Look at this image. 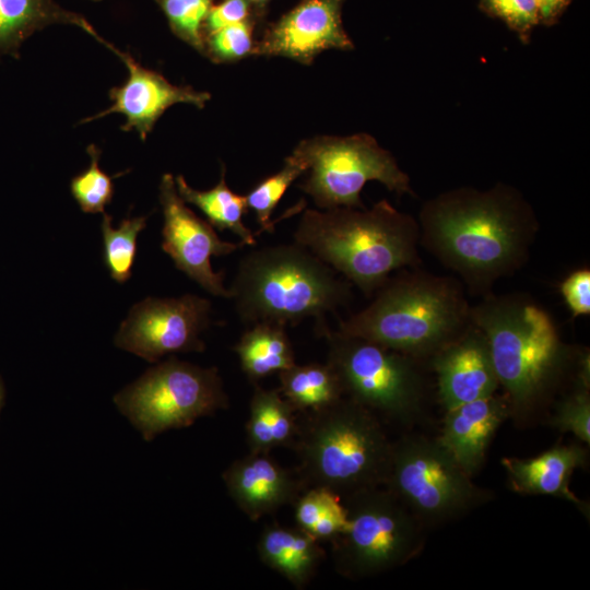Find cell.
I'll use <instances>...</instances> for the list:
<instances>
[{"mask_svg": "<svg viewBox=\"0 0 590 590\" xmlns=\"http://www.w3.org/2000/svg\"><path fill=\"white\" fill-rule=\"evenodd\" d=\"M420 245L485 296L527 262L539 232L532 206L515 188H457L428 200L418 214Z\"/></svg>", "mask_w": 590, "mask_h": 590, "instance_id": "6da1fadb", "label": "cell"}, {"mask_svg": "<svg viewBox=\"0 0 590 590\" xmlns=\"http://www.w3.org/2000/svg\"><path fill=\"white\" fill-rule=\"evenodd\" d=\"M293 237L366 296L393 271L422 263L417 221L387 200L370 209H307Z\"/></svg>", "mask_w": 590, "mask_h": 590, "instance_id": "7a4b0ae2", "label": "cell"}, {"mask_svg": "<svg viewBox=\"0 0 590 590\" xmlns=\"http://www.w3.org/2000/svg\"><path fill=\"white\" fill-rule=\"evenodd\" d=\"M364 309L340 321L338 331L429 359L471 321L461 282L416 268L399 270Z\"/></svg>", "mask_w": 590, "mask_h": 590, "instance_id": "3957f363", "label": "cell"}, {"mask_svg": "<svg viewBox=\"0 0 590 590\" xmlns=\"http://www.w3.org/2000/svg\"><path fill=\"white\" fill-rule=\"evenodd\" d=\"M351 285L294 241L245 255L228 287V299L246 324L273 322L286 327L315 318L320 333L328 327L327 314L350 303Z\"/></svg>", "mask_w": 590, "mask_h": 590, "instance_id": "277c9868", "label": "cell"}, {"mask_svg": "<svg viewBox=\"0 0 590 590\" xmlns=\"http://www.w3.org/2000/svg\"><path fill=\"white\" fill-rule=\"evenodd\" d=\"M470 319L487 339L511 413L542 401L577 359L551 315L524 294L491 292L471 306Z\"/></svg>", "mask_w": 590, "mask_h": 590, "instance_id": "5b68a950", "label": "cell"}, {"mask_svg": "<svg viewBox=\"0 0 590 590\" xmlns=\"http://www.w3.org/2000/svg\"><path fill=\"white\" fill-rule=\"evenodd\" d=\"M305 487H326L341 497L382 486L392 441L380 420L347 397L316 411L298 413L292 445Z\"/></svg>", "mask_w": 590, "mask_h": 590, "instance_id": "8992f818", "label": "cell"}, {"mask_svg": "<svg viewBox=\"0 0 590 590\" xmlns=\"http://www.w3.org/2000/svg\"><path fill=\"white\" fill-rule=\"evenodd\" d=\"M319 334L326 339L327 363L338 375L345 397L378 418L409 424L417 417L426 396L421 361L329 327Z\"/></svg>", "mask_w": 590, "mask_h": 590, "instance_id": "52a82bcc", "label": "cell"}, {"mask_svg": "<svg viewBox=\"0 0 590 590\" xmlns=\"http://www.w3.org/2000/svg\"><path fill=\"white\" fill-rule=\"evenodd\" d=\"M347 529L331 542L335 570L361 579L402 566L422 550L423 523L384 486L345 496Z\"/></svg>", "mask_w": 590, "mask_h": 590, "instance_id": "ba28073f", "label": "cell"}, {"mask_svg": "<svg viewBox=\"0 0 590 590\" xmlns=\"http://www.w3.org/2000/svg\"><path fill=\"white\" fill-rule=\"evenodd\" d=\"M114 402L145 440L229 406L216 367L169 357L118 392Z\"/></svg>", "mask_w": 590, "mask_h": 590, "instance_id": "9c48e42d", "label": "cell"}, {"mask_svg": "<svg viewBox=\"0 0 590 590\" xmlns=\"http://www.w3.org/2000/svg\"><path fill=\"white\" fill-rule=\"evenodd\" d=\"M423 523L453 519L488 499L438 438L404 436L392 442L382 485Z\"/></svg>", "mask_w": 590, "mask_h": 590, "instance_id": "30bf717a", "label": "cell"}, {"mask_svg": "<svg viewBox=\"0 0 590 590\" xmlns=\"http://www.w3.org/2000/svg\"><path fill=\"white\" fill-rule=\"evenodd\" d=\"M294 151L309 170L300 188L321 210L364 209L361 191L373 180L398 196L414 194L409 176L369 134L315 137L302 141Z\"/></svg>", "mask_w": 590, "mask_h": 590, "instance_id": "8fae6325", "label": "cell"}, {"mask_svg": "<svg viewBox=\"0 0 590 590\" xmlns=\"http://www.w3.org/2000/svg\"><path fill=\"white\" fill-rule=\"evenodd\" d=\"M211 302L193 294L148 297L130 309L115 344L150 363L170 353L203 352L200 334L209 328Z\"/></svg>", "mask_w": 590, "mask_h": 590, "instance_id": "7c38bea8", "label": "cell"}, {"mask_svg": "<svg viewBox=\"0 0 590 590\" xmlns=\"http://www.w3.org/2000/svg\"><path fill=\"white\" fill-rule=\"evenodd\" d=\"M163 210L162 249L176 268L213 296L229 297L224 285L225 272H215L211 257L233 253L245 244L222 240L214 227L200 219L177 192L175 178L164 174L160 185Z\"/></svg>", "mask_w": 590, "mask_h": 590, "instance_id": "4fadbf2b", "label": "cell"}, {"mask_svg": "<svg viewBox=\"0 0 590 590\" xmlns=\"http://www.w3.org/2000/svg\"><path fill=\"white\" fill-rule=\"evenodd\" d=\"M345 0H300L270 24L256 42L252 56L284 57L310 64L328 49L352 50L342 24Z\"/></svg>", "mask_w": 590, "mask_h": 590, "instance_id": "5bb4252c", "label": "cell"}, {"mask_svg": "<svg viewBox=\"0 0 590 590\" xmlns=\"http://www.w3.org/2000/svg\"><path fill=\"white\" fill-rule=\"evenodd\" d=\"M98 42L125 63L128 79L122 85L115 86L109 91V97L113 102L110 107L82 119L80 123L118 113L126 118L121 130H135L141 140L144 141L158 118L172 105L190 104L203 108L210 101L211 95L208 92L197 91L187 85H174L161 73L141 66L129 52L121 51L104 38Z\"/></svg>", "mask_w": 590, "mask_h": 590, "instance_id": "9a60e30c", "label": "cell"}, {"mask_svg": "<svg viewBox=\"0 0 590 590\" xmlns=\"http://www.w3.org/2000/svg\"><path fill=\"white\" fill-rule=\"evenodd\" d=\"M429 361L446 410L489 397L499 387L487 339L472 321Z\"/></svg>", "mask_w": 590, "mask_h": 590, "instance_id": "2e32d148", "label": "cell"}, {"mask_svg": "<svg viewBox=\"0 0 590 590\" xmlns=\"http://www.w3.org/2000/svg\"><path fill=\"white\" fill-rule=\"evenodd\" d=\"M223 481L232 499L257 521L285 505H293L306 489L297 472L282 467L270 453H253L235 460Z\"/></svg>", "mask_w": 590, "mask_h": 590, "instance_id": "e0dca14e", "label": "cell"}, {"mask_svg": "<svg viewBox=\"0 0 590 590\" xmlns=\"http://www.w3.org/2000/svg\"><path fill=\"white\" fill-rule=\"evenodd\" d=\"M511 414L505 394L446 410L440 442L471 477L485 461L486 450L502 423Z\"/></svg>", "mask_w": 590, "mask_h": 590, "instance_id": "ac0fdd59", "label": "cell"}, {"mask_svg": "<svg viewBox=\"0 0 590 590\" xmlns=\"http://www.w3.org/2000/svg\"><path fill=\"white\" fill-rule=\"evenodd\" d=\"M587 451L577 445L556 446L534 458H504L511 488L521 494L552 495L566 499L588 516V505L569 488L574 471L583 467Z\"/></svg>", "mask_w": 590, "mask_h": 590, "instance_id": "d6986e66", "label": "cell"}, {"mask_svg": "<svg viewBox=\"0 0 590 590\" xmlns=\"http://www.w3.org/2000/svg\"><path fill=\"white\" fill-rule=\"evenodd\" d=\"M257 551L262 563L282 575L296 589L309 585L324 559V551L319 541L298 527H266Z\"/></svg>", "mask_w": 590, "mask_h": 590, "instance_id": "ffe728a7", "label": "cell"}, {"mask_svg": "<svg viewBox=\"0 0 590 590\" xmlns=\"http://www.w3.org/2000/svg\"><path fill=\"white\" fill-rule=\"evenodd\" d=\"M52 24L75 25L96 40L101 38L82 15L61 8L54 0H0V57L19 58L22 44Z\"/></svg>", "mask_w": 590, "mask_h": 590, "instance_id": "44dd1931", "label": "cell"}, {"mask_svg": "<svg viewBox=\"0 0 590 590\" xmlns=\"http://www.w3.org/2000/svg\"><path fill=\"white\" fill-rule=\"evenodd\" d=\"M298 429V413L279 389L258 384L249 403L246 439L249 452L270 453L276 447H292Z\"/></svg>", "mask_w": 590, "mask_h": 590, "instance_id": "7402d4cb", "label": "cell"}, {"mask_svg": "<svg viewBox=\"0 0 590 590\" xmlns=\"http://www.w3.org/2000/svg\"><path fill=\"white\" fill-rule=\"evenodd\" d=\"M285 328L273 322L253 323L234 345L240 368L253 385L295 364L294 349Z\"/></svg>", "mask_w": 590, "mask_h": 590, "instance_id": "603a6c76", "label": "cell"}, {"mask_svg": "<svg viewBox=\"0 0 590 590\" xmlns=\"http://www.w3.org/2000/svg\"><path fill=\"white\" fill-rule=\"evenodd\" d=\"M279 391L297 413L322 410L344 397L340 379L326 362L297 365L279 373Z\"/></svg>", "mask_w": 590, "mask_h": 590, "instance_id": "cb8c5ba5", "label": "cell"}, {"mask_svg": "<svg viewBox=\"0 0 590 590\" xmlns=\"http://www.w3.org/2000/svg\"><path fill=\"white\" fill-rule=\"evenodd\" d=\"M175 184L180 198L186 203L196 205L214 228L220 232L231 231L245 245H256L255 234L243 222L248 211L246 198L227 186L224 167L219 184L209 190L193 189L181 175L175 178Z\"/></svg>", "mask_w": 590, "mask_h": 590, "instance_id": "d4e9b609", "label": "cell"}, {"mask_svg": "<svg viewBox=\"0 0 590 590\" xmlns=\"http://www.w3.org/2000/svg\"><path fill=\"white\" fill-rule=\"evenodd\" d=\"M293 505L296 527L319 542L332 541L349 527L347 510L341 496L329 488L308 487Z\"/></svg>", "mask_w": 590, "mask_h": 590, "instance_id": "484cf974", "label": "cell"}, {"mask_svg": "<svg viewBox=\"0 0 590 590\" xmlns=\"http://www.w3.org/2000/svg\"><path fill=\"white\" fill-rule=\"evenodd\" d=\"M113 217L105 212L101 229L104 241V263L111 279L123 283L131 276L137 256V238L146 226V216L127 217L118 228L111 224Z\"/></svg>", "mask_w": 590, "mask_h": 590, "instance_id": "4316f807", "label": "cell"}, {"mask_svg": "<svg viewBox=\"0 0 590 590\" xmlns=\"http://www.w3.org/2000/svg\"><path fill=\"white\" fill-rule=\"evenodd\" d=\"M305 172H307L305 162L293 151L285 158L281 170L261 180L245 196L247 208L255 213L261 231L274 232L273 222H271L273 210L293 181Z\"/></svg>", "mask_w": 590, "mask_h": 590, "instance_id": "83f0119b", "label": "cell"}, {"mask_svg": "<svg viewBox=\"0 0 590 590\" xmlns=\"http://www.w3.org/2000/svg\"><path fill=\"white\" fill-rule=\"evenodd\" d=\"M552 425L590 444V375L576 371L574 387L557 404Z\"/></svg>", "mask_w": 590, "mask_h": 590, "instance_id": "f1b7e54d", "label": "cell"}, {"mask_svg": "<svg viewBox=\"0 0 590 590\" xmlns=\"http://www.w3.org/2000/svg\"><path fill=\"white\" fill-rule=\"evenodd\" d=\"M215 0H156L172 32L204 55L203 24Z\"/></svg>", "mask_w": 590, "mask_h": 590, "instance_id": "f546056e", "label": "cell"}, {"mask_svg": "<svg viewBox=\"0 0 590 590\" xmlns=\"http://www.w3.org/2000/svg\"><path fill=\"white\" fill-rule=\"evenodd\" d=\"M90 166L72 178L70 190L85 213H104L114 194L113 179L98 165L101 150L95 144L87 146Z\"/></svg>", "mask_w": 590, "mask_h": 590, "instance_id": "4dcf8cb0", "label": "cell"}, {"mask_svg": "<svg viewBox=\"0 0 590 590\" xmlns=\"http://www.w3.org/2000/svg\"><path fill=\"white\" fill-rule=\"evenodd\" d=\"M256 17L227 25L204 36V56L212 61L233 62L251 56Z\"/></svg>", "mask_w": 590, "mask_h": 590, "instance_id": "1f68e13d", "label": "cell"}, {"mask_svg": "<svg viewBox=\"0 0 590 590\" xmlns=\"http://www.w3.org/2000/svg\"><path fill=\"white\" fill-rule=\"evenodd\" d=\"M480 8L502 20L523 44L530 40L533 28L540 24L535 0H480Z\"/></svg>", "mask_w": 590, "mask_h": 590, "instance_id": "d6a6232c", "label": "cell"}, {"mask_svg": "<svg viewBox=\"0 0 590 590\" xmlns=\"http://www.w3.org/2000/svg\"><path fill=\"white\" fill-rule=\"evenodd\" d=\"M262 12L250 0H223L211 7L203 24V35L256 17Z\"/></svg>", "mask_w": 590, "mask_h": 590, "instance_id": "836d02e7", "label": "cell"}, {"mask_svg": "<svg viewBox=\"0 0 590 590\" xmlns=\"http://www.w3.org/2000/svg\"><path fill=\"white\" fill-rule=\"evenodd\" d=\"M560 294L573 317L590 315V270L577 269L560 283Z\"/></svg>", "mask_w": 590, "mask_h": 590, "instance_id": "e575fe53", "label": "cell"}, {"mask_svg": "<svg viewBox=\"0 0 590 590\" xmlns=\"http://www.w3.org/2000/svg\"><path fill=\"white\" fill-rule=\"evenodd\" d=\"M539 9L540 24L553 25L563 15L571 0H535Z\"/></svg>", "mask_w": 590, "mask_h": 590, "instance_id": "d590c367", "label": "cell"}, {"mask_svg": "<svg viewBox=\"0 0 590 590\" xmlns=\"http://www.w3.org/2000/svg\"><path fill=\"white\" fill-rule=\"evenodd\" d=\"M258 9L262 10L264 9L266 4L270 1V0H250Z\"/></svg>", "mask_w": 590, "mask_h": 590, "instance_id": "8d00e7d4", "label": "cell"}, {"mask_svg": "<svg viewBox=\"0 0 590 590\" xmlns=\"http://www.w3.org/2000/svg\"><path fill=\"white\" fill-rule=\"evenodd\" d=\"M3 398H4V389H3V385H2V381H1V378H0V410H1V406H2Z\"/></svg>", "mask_w": 590, "mask_h": 590, "instance_id": "74e56055", "label": "cell"}, {"mask_svg": "<svg viewBox=\"0 0 590 590\" xmlns=\"http://www.w3.org/2000/svg\"><path fill=\"white\" fill-rule=\"evenodd\" d=\"M93 1H101V0H93Z\"/></svg>", "mask_w": 590, "mask_h": 590, "instance_id": "f35d334b", "label": "cell"}]
</instances>
